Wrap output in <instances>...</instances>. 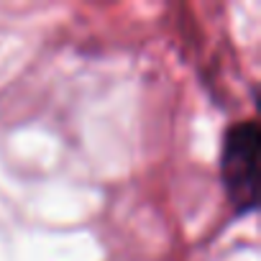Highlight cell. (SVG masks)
I'll return each instance as SVG.
<instances>
[{
    "label": "cell",
    "instance_id": "1",
    "mask_svg": "<svg viewBox=\"0 0 261 261\" xmlns=\"http://www.w3.org/2000/svg\"><path fill=\"white\" fill-rule=\"evenodd\" d=\"M258 123L246 120L236 123L223 141L220 154V177L225 195L230 197L238 213H251L256 207V162H258Z\"/></svg>",
    "mask_w": 261,
    "mask_h": 261
}]
</instances>
